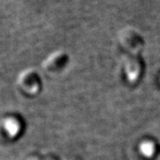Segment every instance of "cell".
<instances>
[{
	"label": "cell",
	"mask_w": 160,
	"mask_h": 160,
	"mask_svg": "<svg viewBox=\"0 0 160 160\" xmlns=\"http://www.w3.org/2000/svg\"><path fill=\"white\" fill-rule=\"evenodd\" d=\"M120 40L128 52L125 59V71L128 79L135 81L141 72L139 54L143 47L141 37L133 29H124L120 32Z\"/></svg>",
	"instance_id": "1"
},
{
	"label": "cell",
	"mask_w": 160,
	"mask_h": 160,
	"mask_svg": "<svg viewBox=\"0 0 160 160\" xmlns=\"http://www.w3.org/2000/svg\"><path fill=\"white\" fill-rule=\"evenodd\" d=\"M140 151L146 157H151L154 153V145L151 142H143L140 145Z\"/></svg>",
	"instance_id": "2"
},
{
	"label": "cell",
	"mask_w": 160,
	"mask_h": 160,
	"mask_svg": "<svg viewBox=\"0 0 160 160\" xmlns=\"http://www.w3.org/2000/svg\"><path fill=\"white\" fill-rule=\"evenodd\" d=\"M6 128L8 130V132H9V134L13 136V135H16L18 132L19 125L16 120L10 119V120H8V121L6 122Z\"/></svg>",
	"instance_id": "3"
},
{
	"label": "cell",
	"mask_w": 160,
	"mask_h": 160,
	"mask_svg": "<svg viewBox=\"0 0 160 160\" xmlns=\"http://www.w3.org/2000/svg\"><path fill=\"white\" fill-rule=\"evenodd\" d=\"M28 160H51V159H40V158H28Z\"/></svg>",
	"instance_id": "4"
}]
</instances>
